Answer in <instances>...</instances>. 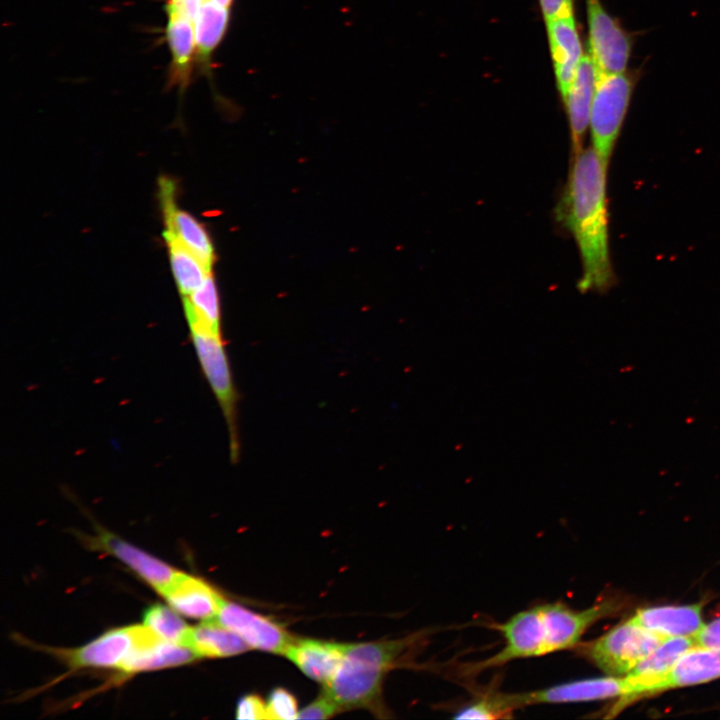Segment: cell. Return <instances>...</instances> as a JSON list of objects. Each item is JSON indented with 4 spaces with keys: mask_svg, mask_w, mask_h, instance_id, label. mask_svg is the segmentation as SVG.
Returning a JSON list of instances; mask_svg holds the SVG:
<instances>
[{
    "mask_svg": "<svg viewBox=\"0 0 720 720\" xmlns=\"http://www.w3.org/2000/svg\"><path fill=\"white\" fill-rule=\"evenodd\" d=\"M693 638L696 646L720 648V617L704 625Z\"/></svg>",
    "mask_w": 720,
    "mask_h": 720,
    "instance_id": "obj_31",
    "label": "cell"
},
{
    "mask_svg": "<svg viewBox=\"0 0 720 720\" xmlns=\"http://www.w3.org/2000/svg\"><path fill=\"white\" fill-rule=\"evenodd\" d=\"M665 639L667 638L629 619L579 648L600 670L609 675L620 676L630 673Z\"/></svg>",
    "mask_w": 720,
    "mask_h": 720,
    "instance_id": "obj_5",
    "label": "cell"
},
{
    "mask_svg": "<svg viewBox=\"0 0 720 720\" xmlns=\"http://www.w3.org/2000/svg\"><path fill=\"white\" fill-rule=\"evenodd\" d=\"M91 545L122 561L158 593L178 572L162 560L105 530L98 531Z\"/></svg>",
    "mask_w": 720,
    "mask_h": 720,
    "instance_id": "obj_14",
    "label": "cell"
},
{
    "mask_svg": "<svg viewBox=\"0 0 720 720\" xmlns=\"http://www.w3.org/2000/svg\"><path fill=\"white\" fill-rule=\"evenodd\" d=\"M190 335L204 373L225 417L232 458H236L238 444L235 429L236 393L231 369L221 333H215L199 325L189 324Z\"/></svg>",
    "mask_w": 720,
    "mask_h": 720,
    "instance_id": "obj_6",
    "label": "cell"
},
{
    "mask_svg": "<svg viewBox=\"0 0 720 720\" xmlns=\"http://www.w3.org/2000/svg\"><path fill=\"white\" fill-rule=\"evenodd\" d=\"M512 716L505 693L493 692L479 696L455 713V719H501Z\"/></svg>",
    "mask_w": 720,
    "mask_h": 720,
    "instance_id": "obj_26",
    "label": "cell"
},
{
    "mask_svg": "<svg viewBox=\"0 0 720 720\" xmlns=\"http://www.w3.org/2000/svg\"><path fill=\"white\" fill-rule=\"evenodd\" d=\"M545 21L574 13L573 0H539Z\"/></svg>",
    "mask_w": 720,
    "mask_h": 720,
    "instance_id": "obj_32",
    "label": "cell"
},
{
    "mask_svg": "<svg viewBox=\"0 0 720 720\" xmlns=\"http://www.w3.org/2000/svg\"><path fill=\"white\" fill-rule=\"evenodd\" d=\"M160 192L166 230L211 267L215 258L214 248L204 226L190 213L177 207L174 197L175 187L169 179H161Z\"/></svg>",
    "mask_w": 720,
    "mask_h": 720,
    "instance_id": "obj_15",
    "label": "cell"
},
{
    "mask_svg": "<svg viewBox=\"0 0 720 720\" xmlns=\"http://www.w3.org/2000/svg\"><path fill=\"white\" fill-rule=\"evenodd\" d=\"M139 625L107 631L76 649L58 650L57 655L73 669L119 668L134 647Z\"/></svg>",
    "mask_w": 720,
    "mask_h": 720,
    "instance_id": "obj_10",
    "label": "cell"
},
{
    "mask_svg": "<svg viewBox=\"0 0 720 720\" xmlns=\"http://www.w3.org/2000/svg\"><path fill=\"white\" fill-rule=\"evenodd\" d=\"M341 709L327 692H323L314 701L299 710L297 719H328Z\"/></svg>",
    "mask_w": 720,
    "mask_h": 720,
    "instance_id": "obj_28",
    "label": "cell"
},
{
    "mask_svg": "<svg viewBox=\"0 0 720 720\" xmlns=\"http://www.w3.org/2000/svg\"><path fill=\"white\" fill-rule=\"evenodd\" d=\"M636 80L635 73L627 70L596 76L589 127L593 148L607 162L620 134Z\"/></svg>",
    "mask_w": 720,
    "mask_h": 720,
    "instance_id": "obj_4",
    "label": "cell"
},
{
    "mask_svg": "<svg viewBox=\"0 0 720 720\" xmlns=\"http://www.w3.org/2000/svg\"><path fill=\"white\" fill-rule=\"evenodd\" d=\"M167 41L171 52L168 86L184 91L191 81L196 44L193 21L168 16Z\"/></svg>",
    "mask_w": 720,
    "mask_h": 720,
    "instance_id": "obj_20",
    "label": "cell"
},
{
    "mask_svg": "<svg viewBox=\"0 0 720 720\" xmlns=\"http://www.w3.org/2000/svg\"><path fill=\"white\" fill-rule=\"evenodd\" d=\"M205 0H166L168 16L182 17L194 22Z\"/></svg>",
    "mask_w": 720,
    "mask_h": 720,
    "instance_id": "obj_30",
    "label": "cell"
},
{
    "mask_svg": "<svg viewBox=\"0 0 720 720\" xmlns=\"http://www.w3.org/2000/svg\"><path fill=\"white\" fill-rule=\"evenodd\" d=\"M546 28L558 91L567 95L584 53L574 13L547 20Z\"/></svg>",
    "mask_w": 720,
    "mask_h": 720,
    "instance_id": "obj_13",
    "label": "cell"
},
{
    "mask_svg": "<svg viewBox=\"0 0 720 720\" xmlns=\"http://www.w3.org/2000/svg\"><path fill=\"white\" fill-rule=\"evenodd\" d=\"M228 22V8L205 0L194 20L196 58L202 66L209 65L211 55L222 40Z\"/></svg>",
    "mask_w": 720,
    "mask_h": 720,
    "instance_id": "obj_23",
    "label": "cell"
},
{
    "mask_svg": "<svg viewBox=\"0 0 720 720\" xmlns=\"http://www.w3.org/2000/svg\"><path fill=\"white\" fill-rule=\"evenodd\" d=\"M345 643L313 638H295L286 656L303 674L326 685L337 671Z\"/></svg>",
    "mask_w": 720,
    "mask_h": 720,
    "instance_id": "obj_17",
    "label": "cell"
},
{
    "mask_svg": "<svg viewBox=\"0 0 720 720\" xmlns=\"http://www.w3.org/2000/svg\"><path fill=\"white\" fill-rule=\"evenodd\" d=\"M215 619L239 635L250 648L264 652L284 655L295 639L283 625L270 617L225 598Z\"/></svg>",
    "mask_w": 720,
    "mask_h": 720,
    "instance_id": "obj_9",
    "label": "cell"
},
{
    "mask_svg": "<svg viewBox=\"0 0 720 720\" xmlns=\"http://www.w3.org/2000/svg\"><path fill=\"white\" fill-rule=\"evenodd\" d=\"M163 235L178 290L182 297L188 296L211 275V267L201 261L171 232L165 230Z\"/></svg>",
    "mask_w": 720,
    "mask_h": 720,
    "instance_id": "obj_22",
    "label": "cell"
},
{
    "mask_svg": "<svg viewBox=\"0 0 720 720\" xmlns=\"http://www.w3.org/2000/svg\"><path fill=\"white\" fill-rule=\"evenodd\" d=\"M426 635L422 631L391 640L345 643L342 661L324 691L341 711L366 709L377 717H388L384 680L393 669L407 663Z\"/></svg>",
    "mask_w": 720,
    "mask_h": 720,
    "instance_id": "obj_3",
    "label": "cell"
},
{
    "mask_svg": "<svg viewBox=\"0 0 720 720\" xmlns=\"http://www.w3.org/2000/svg\"><path fill=\"white\" fill-rule=\"evenodd\" d=\"M183 307L188 324L221 333L219 296L212 275L199 288L183 297Z\"/></svg>",
    "mask_w": 720,
    "mask_h": 720,
    "instance_id": "obj_24",
    "label": "cell"
},
{
    "mask_svg": "<svg viewBox=\"0 0 720 720\" xmlns=\"http://www.w3.org/2000/svg\"><path fill=\"white\" fill-rule=\"evenodd\" d=\"M720 677V648L695 646L661 675L656 692L708 682Z\"/></svg>",
    "mask_w": 720,
    "mask_h": 720,
    "instance_id": "obj_18",
    "label": "cell"
},
{
    "mask_svg": "<svg viewBox=\"0 0 720 720\" xmlns=\"http://www.w3.org/2000/svg\"><path fill=\"white\" fill-rule=\"evenodd\" d=\"M220 7L228 8L231 6L233 0H208Z\"/></svg>",
    "mask_w": 720,
    "mask_h": 720,
    "instance_id": "obj_33",
    "label": "cell"
},
{
    "mask_svg": "<svg viewBox=\"0 0 720 720\" xmlns=\"http://www.w3.org/2000/svg\"><path fill=\"white\" fill-rule=\"evenodd\" d=\"M510 704L515 710L538 704H565L621 697L626 703L630 696L627 677L609 675L563 682L537 690L508 693Z\"/></svg>",
    "mask_w": 720,
    "mask_h": 720,
    "instance_id": "obj_8",
    "label": "cell"
},
{
    "mask_svg": "<svg viewBox=\"0 0 720 720\" xmlns=\"http://www.w3.org/2000/svg\"><path fill=\"white\" fill-rule=\"evenodd\" d=\"M159 594L179 614L203 621L216 618L224 598L203 579L181 571Z\"/></svg>",
    "mask_w": 720,
    "mask_h": 720,
    "instance_id": "obj_12",
    "label": "cell"
},
{
    "mask_svg": "<svg viewBox=\"0 0 720 720\" xmlns=\"http://www.w3.org/2000/svg\"><path fill=\"white\" fill-rule=\"evenodd\" d=\"M185 645L198 658L231 657L250 649L239 635L220 624L216 619L204 620L199 625L191 627Z\"/></svg>",
    "mask_w": 720,
    "mask_h": 720,
    "instance_id": "obj_21",
    "label": "cell"
},
{
    "mask_svg": "<svg viewBox=\"0 0 720 720\" xmlns=\"http://www.w3.org/2000/svg\"><path fill=\"white\" fill-rule=\"evenodd\" d=\"M238 719H267L266 702L258 695L249 694L240 698L236 707Z\"/></svg>",
    "mask_w": 720,
    "mask_h": 720,
    "instance_id": "obj_29",
    "label": "cell"
},
{
    "mask_svg": "<svg viewBox=\"0 0 720 720\" xmlns=\"http://www.w3.org/2000/svg\"><path fill=\"white\" fill-rule=\"evenodd\" d=\"M589 50L596 76L627 70L632 51L631 35L604 8L601 0H585Z\"/></svg>",
    "mask_w": 720,
    "mask_h": 720,
    "instance_id": "obj_7",
    "label": "cell"
},
{
    "mask_svg": "<svg viewBox=\"0 0 720 720\" xmlns=\"http://www.w3.org/2000/svg\"><path fill=\"white\" fill-rule=\"evenodd\" d=\"M701 611L702 604L649 607L637 610L630 619L666 638L694 637L705 625Z\"/></svg>",
    "mask_w": 720,
    "mask_h": 720,
    "instance_id": "obj_19",
    "label": "cell"
},
{
    "mask_svg": "<svg viewBox=\"0 0 720 720\" xmlns=\"http://www.w3.org/2000/svg\"><path fill=\"white\" fill-rule=\"evenodd\" d=\"M615 609L612 600H602L585 609H574L557 601L519 611L494 625L503 637L502 648L491 657L469 665L480 672L508 662L546 656L579 646L585 632Z\"/></svg>",
    "mask_w": 720,
    "mask_h": 720,
    "instance_id": "obj_2",
    "label": "cell"
},
{
    "mask_svg": "<svg viewBox=\"0 0 720 720\" xmlns=\"http://www.w3.org/2000/svg\"><path fill=\"white\" fill-rule=\"evenodd\" d=\"M197 655L187 646L165 641L146 625H139L136 643L118 670L130 674L185 665Z\"/></svg>",
    "mask_w": 720,
    "mask_h": 720,
    "instance_id": "obj_11",
    "label": "cell"
},
{
    "mask_svg": "<svg viewBox=\"0 0 720 720\" xmlns=\"http://www.w3.org/2000/svg\"><path fill=\"white\" fill-rule=\"evenodd\" d=\"M143 624L161 639L181 645H185L191 628L174 609L162 604H154L144 611Z\"/></svg>",
    "mask_w": 720,
    "mask_h": 720,
    "instance_id": "obj_25",
    "label": "cell"
},
{
    "mask_svg": "<svg viewBox=\"0 0 720 720\" xmlns=\"http://www.w3.org/2000/svg\"><path fill=\"white\" fill-rule=\"evenodd\" d=\"M267 719H297L298 706L295 696L285 688H275L266 701Z\"/></svg>",
    "mask_w": 720,
    "mask_h": 720,
    "instance_id": "obj_27",
    "label": "cell"
},
{
    "mask_svg": "<svg viewBox=\"0 0 720 720\" xmlns=\"http://www.w3.org/2000/svg\"><path fill=\"white\" fill-rule=\"evenodd\" d=\"M596 84V71L590 55L584 54L563 102L566 107L573 154L583 149L590 123V111Z\"/></svg>",
    "mask_w": 720,
    "mask_h": 720,
    "instance_id": "obj_16",
    "label": "cell"
},
{
    "mask_svg": "<svg viewBox=\"0 0 720 720\" xmlns=\"http://www.w3.org/2000/svg\"><path fill=\"white\" fill-rule=\"evenodd\" d=\"M607 167L593 146L574 155L556 217L577 244L582 276L581 292H602L614 282L609 249Z\"/></svg>",
    "mask_w": 720,
    "mask_h": 720,
    "instance_id": "obj_1",
    "label": "cell"
}]
</instances>
